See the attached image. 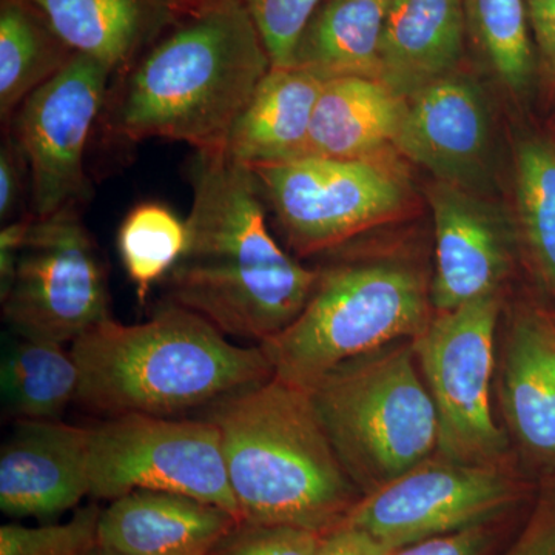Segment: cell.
I'll return each instance as SVG.
<instances>
[{"instance_id":"33","label":"cell","mask_w":555,"mask_h":555,"mask_svg":"<svg viewBox=\"0 0 555 555\" xmlns=\"http://www.w3.org/2000/svg\"><path fill=\"white\" fill-rule=\"evenodd\" d=\"M491 542L488 525H480L401 547L392 555H486Z\"/></svg>"},{"instance_id":"23","label":"cell","mask_w":555,"mask_h":555,"mask_svg":"<svg viewBox=\"0 0 555 555\" xmlns=\"http://www.w3.org/2000/svg\"><path fill=\"white\" fill-rule=\"evenodd\" d=\"M76 51L27 0H0V120L9 129L30 94L67 67Z\"/></svg>"},{"instance_id":"11","label":"cell","mask_w":555,"mask_h":555,"mask_svg":"<svg viewBox=\"0 0 555 555\" xmlns=\"http://www.w3.org/2000/svg\"><path fill=\"white\" fill-rule=\"evenodd\" d=\"M112 80L107 65L78 53L56 78L24 101L3 130L27 159L36 218L80 207L91 198L86 152Z\"/></svg>"},{"instance_id":"18","label":"cell","mask_w":555,"mask_h":555,"mask_svg":"<svg viewBox=\"0 0 555 555\" xmlns=\"http://www.w3.org/2000/svg\"><path fill=\"white\" fill-rule=\"evenodd\" d=\"M502 400L525 451L555 465V323L547 310H520L511 323Z\"/></svg>"},{"instance_id":"1","label":"cell","mask_w":555,"mask_h":555,"mask_svg":"<svg viewBox=\"0 0 555 555\" xmlns=\"http://www.w3.org/2000/svg\"><path fill=\"white\" fill-rule=\"evenodd\" d=\"M188 247L163 281L164 301L192 310L225 337H275L301 313L320 270L291 257L269 232L261 182L224 149L195 150Z\"/></svg>"},{"instance_id":"27","label":"cell","mask_w":555,"mask_h":555,"mask_svg":"<svg viewBox=\"0 0 555 555\" xmlns=\"http://www.w3.org/2000/svg\"><path fill=\"white\" fill-rule=\"evenodd\" d=\"M188 247V225L159 203L131 208L118 230V251L139 302L144 305L153 284L163 283Z\"/></svg>"},{"instance_id":"4","label":"cell","mask_w":555,"mask_h":555,"mask_svg":"<svg viewBox=\"0 0 555 555\" xmlns=\"http://www.w3.org/2000/svg\"><path fill=\"white\" fill-rule=\"evenodd\" d=\"M221 433L241 520L326 534L360 489L324 433L308 390L272 377L208 408Z\"/></svg>"},{"instance_id":"8","label":"cell","mask_w":555,"mask_h":555,"mask_svg":"<svg viewBox=\"0 0 555 555\" xmlns=\"http://www.w3.org/2000/svg\"><path fill=\"white\" fill-rule=\"evenodd\" d=\"M500 295L437 313L412 339L416 363L433 397L437 454L465 465L502 466L505 433L491 412Z\"/></svg>"},{"instance_id":"17","label":"cell","mask_w":555,"mask_h":555,"mask_svg":"<svg viewBox=\"0 0 555 555\" xmlns=\"http://www.w3.org/2000/svg\"><path fill=\"white\" fill-rule=\"evenodd\" d=\"M466 38L462 0H392L379 46V82L409 100L459 72Z\"/></svg>"},{"instance_id":"31","label":"cell","mask_w":555,"mask_h":555,"mask_svg":"<svg viewBox=\"0 0 555 555\" xmlns=\"http://www.w3.org/2000/svg\"><path fill=\"white\" fill-rule=\"evenodd\" d=\"M31 214V179L27 159L10 133L0 147V219L3 224Z\"/></svg>"},{"instance_id":"26","label":"cell","mask_w":555,"mask_h":555,"mask_svg":"<svg viewBox=\"0 0 555 555\" xmlns=\"http://www.w3.org/2000/svg\"><path fill=\"white\" fill-rule=\"evenodd\" d=\"M466 33L496 79L521 96L537 67L525 0H462Z\"/></svg>"},{"instance_id":"28","label":"cell","mask_w":555,"mask_h":555,"mask_svg":"<svg viewBox=\"0 0 555 555\" xmlns=\"http://www.w3.org/2000/svg\"><path fill=\"white\" fill-rule=\"evenodd\" d=\"M102 509L89 505L79 509L67 524L22 526L2 525L0 555H83L100 543Z\"/></svg>"},{"instance_id":"36","label":"cell","mask_w":555,"mask_h":555,"mask_svg":"<svg viewBox=\"0 0 555 555\" xmlns=\"http://www.w3.org/2000/svg\"><path fill=\"white\" fill-rule=\"evenodd\" d=\"M33 218L35 215L11 221L0 232V299H5L13 286Z\"/></svg>"},{"instance_id":"3","label":"cell","mask_w":555,"mask_h":555,"mask_svg":"<svg viewBox=\"0 0 555 555\" xmlns=\"http://www.w3.org/2000/svg\"><path fill=\"white\" fill-rule=\"evenodd\" d=\"M76 401L109 416H175L262 385L273 366L261 346L233 345L210 321L164 301L141 324L108 320L69 347Z\"/></svg>"},{"instance_id":"37","label":"cell","mask_w":555,"mask_h":555,"mask_svg":"<svg viewBox=\"0 0 555 555\" xmlns=\"http://www.w3.org/2000/svg\"><path fill=\"white\" fill-rule=\"evenodd\" d=\"M221 2H224V0H171L179 17L198 14L201 11L211 9V7L218 5Z\"/></svg>"},{"instance_id":"19","label":"cell","mask_w":555,"mask_h":555,"mask_svg":"<svg viewBox=\"0 0 555 555\" xmlns=\"http://www.w3.org/2000/svg\"><path fill=\"white\" fill-rule=\"evenodd\" d=\"M76 53L107 65L113 79L181 17L171 0H27Z\"/></svg>"},{"instance_id":"13","label":"cell","mask_w":555,"mask_h":555,"mask_svg":"<svg viewBox=\"0 0 555 555\" xmlns=\"http://www.w3.org/2000/svg\"><path fill=\"white\" fill-rule=\"evenodd\" d=\"M436 229L434 309L449 312L499 295L513 268L514 230L502 208L477 192L436 181L427 185Z\"/></svg>"},{"instance_id":"25","label":"cell","mask_w":555,"mask_h":555,"mask_svg":"<svg viewBox=\"0 0 555 555\" xmlns=\"http://www.w3.org/2000/svg\"><path fill=\"white\" fill-rule=\"evenodd\" d=\"M518 228L540 286L555 298V144L526 139L517 149Z\"/></svg>"},{"instance_id":"15","label":"cell","mask_w":555,"mask_h":555,"mask_svg":"<svg viewBox=\"0 0 555 555\" xmlns=\"http://www.w3.org/2000/svg\"><path fill=\"white\" fill-rule=\"evenodd\" d=\"M90 495V429L61 420H17L0 451V509L51 518Z\"/></svg>"},{"instance_id":"6","label":"cell","mask_w":555,"mask_h":555,"mask_svg":"<svg viewBox=\"0 0 555 555\" xmlns=\"http://www.w3.org/2000/svg\"><path fill=\"white\" fill-rule=\"evenodd\" d=\"M433 308L425 281L408 266L339 264L320 270L301 313L259 346L273 377L308 390L352 358L418 337Z\"/></svg>"},{"instance_id":"29","label":"cell","mask_w":555,"mask_h":555,"mask_svg":"<svg viewBox=\"0 0 555 555\" xmlns=\"http://www.w3.org/2000/svg\"><path fill=\"white\" fill-rule=\"evenodd\" d=\"M269 51L272 67H291L302 30L323 0H240Z\"/></svg>"},{"instance_id":"39","label":"cell","mask_w":555,"mask_h":555,"mask_svg":"<svg viewBox=\"0 0 555 555\" xmlns=\"http://www.w3.org/2000/svg\"><path fill=\"white\" fill-rule=\"evenodd\" d=\"M547 313H550V317L553 318L555 323V310H547Z\"/></svg>"},{"instance_id":"10","label":"cell","mask_w":555,"mask_h":555,"mask_svg":"<svg viewBox=\"0 0 555 555\" xmlns=\"http://www.w3.org/2000/svg\"><path fill=\"white\" fill-rule=\"evenodd\" d=\"M288 247L321 254L400 217L403 178L377 159L301 158L251 167Z\"/></svg>"},{"instance_id":"16","label":"cell","mask_w":555,"mask_h":555,"mask_svg":"<svg viewBox=\"0 0 555 555\" xmlns=\"http://www.w3.org/2000/svg\"><path fill=\"white\" fill-rule=\"evenodd\" d=\"M240 521L193 496L134 491L102 509L98 535L101 545L129 555H210Z\"/></svg>"},{"instance_id":"34","label":"cell","mask_w":555,"mask_h":555,"mask_svg":"<svg viewBox=\"0 0 555 555\" xmlns=\"http://www.w3.org/2000/svg\"><path fill=\"white\" fill-rule=\"evenodd\" d=\"M534 39L537 61L555 87V0H525Z\"/></svg>"},{"instance_id":"12","label":"cell","mask_w":555,"mask_h":555,"mask_svg":"<svg viewBox=\"0 0 555 555\" xmlns=\"http://www.w3.org/2000/svg\"><path fill=\"white\" fill-rule=\"evenodd\" d=\"M521 485L502 466L465 465L438 455L361 495L341 525L393 550L488 525L516 505Z\"/></svg>"},{"instance_id":"7","label":"cell","mask_w":555,"mask_h":555,"mask_svg":"<svg viewBox=\"0 0 555 555\" xmlns=\"http://www.w3.org/2000/svg\"><path fill=\"white\" fill-rule=\"evenodd\" d=\"M173 492L224 507L241 520L221 433L211 420L127 414L90 429V495Z\"/></svg>"},{"instance_id":"5","label":"cell","mask_w":555,"mask_h":555,"mask_svg":"<svg viewBox=\"0 0 555 555\" xmlns=\"http://www.w3.org/2000/svg\"><path fill=\"white\" fill-rule=\"evenodd\" d=\"M324 433L366 495L437 452L436 406L412 339L352 358L308 389Z\"/></svg>"},{"instance_id":"32","label":"cell","mask_w":555,"mask_h":555,"mask_svg":"<svg viewBox=\"0 0 555 555\" xmlns=\"http://www.w3.org/2000/svg\"><path fill=\"white\" fill-rule=\"evenodd\" d=\"M503 555H555V481L540 492L524 531Z\"/></svg>"},{"instance_id":"30","label":"cell","mask_w":555,"mask_h":555,"mask_svg":"<svg viewBox=\"0 0 555 555\" xmlns=\"http://www.w3.org/2000/svg\"><path fill=\"white\" fill-rule=\"evenodd\" d=\"M321 535L295 526L241 520L210 555H315Z\"/></svg>"},{"instance_id":"9","label":"cell","mask_w":555,"mask_h":555,"mask_svg":"<svg viewBox=\"0 0 555 555\" xmlns=\"http://www.w3.org/2000/svg\"><path fill=\"white\" fill-rule=\"evenodd\" d=\"M79 208L33 218L2 299L3 321L16 337L73 345L113 318L107 268Z\"/></svg>"},{"instance_id":"21","label":"cell","mask_w":555,"mask_h":555,"mask_svg":"<svg viewBox=\"0 0 555 555\" xmlns=\"http://www.w3.org/2000/svg\"><path fill=\"white\" fill-rule=\"evenodd\" d=\"M406 101L379 80H326L302 158L377 159L396 144Z\"/></svg>"},{"instance_id":"38","label":"cell","mask_w":555,"mask_h":555,"mask_svg":"<svg viewBox=\"0 0 555 555\" xmlns=\"http://www.w3.org/2000/svg\"><path fill=\"white\" fill-rule=\"evenodd\" d=\"M83 555H129L120 553V551L113 550V547L101 545V543H98V545H94L91 547V550L87 551Z\"/></svg>"},{"instance_id":"14","label":"cell","mask_w":555,"mask_h":555,"mask_svg":"<svg viewBox=\"0 0 555 555\" xmlns=\"http://www.w3.org/2000/svg\"><path fill=\"white\" fill-rule=\"evenodd\" d=\"M393 149L436 181L477 192L491 173L492 118L488 96L455 72L406 100Z\"/></svg>"},{"instance_id":"20","label":"cell","mask_w":555,"mask_h":555,"mask_svg":"<svg viewBox=\"0 0 555 555\" xmlns=\"http://www.w3.org/2000/svg\"><path fill=\"white\" fill-rule=\"evenodd\" d=\"M324 80L294 67H272L230 130L225 152L248 167L305 156Z\"/></svg>"},{"instance_id":"35","label":"cell","mask_w":555,"mask_h":555,"mask_svg":"<svg viewBox=\"0 0 555 555\" xmlns=\"http://www.w3.org/2000/svg\"><path fill=\"white\" fill-rule=\"evenodd\" d=\"M396 551L366 531L339 525L321 535L315 555H392Z\"/></svg>"},{"instance_id":"22","label":"cell","mask_w":555,"mask_h":555,"mask_svg":"<svg viewBox=\"0 0 555 555\" xmlns=\"http://www.w3.org/2000/svg\"><path fill=\"white\" fill-rule=\"evenodd\" d=\"M392 0H323L299 36L291 67L324 82L379 80V46Z\"/></svg>"},{"instance_id":"2","label":"cell","mask_w":555,"mask_h":555,"mask_svg":"<svg viewBox=\"0 0 555 555\" xmlns=\"http://www.w3.org/2000/svg\"><path fill=\"white\" fill-rule=\"evenodd\" d=\"M272 68L240 0L181 17L112 80L100 122L124 145L149 139L225 149L230 130Z\"/></svg>"},{"instance_id":"24","label":"cell","mask_w":555,"mask_h":555,"mask_svg":"<svg viewBox=\"0 0 555 555\" xmlns=\"http://www.w3.org/2000/svg\"><path fill=\"white\" fill-rule=\"evenodd\" d=\"M0 389L7 414L60 420L79 389V369L64 345L16 337L3 347Z\"/></svg>"}]
</instances>
